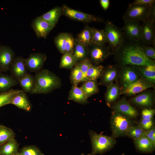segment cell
<instances>
[{
	"mask_svg": "<svg viewBox=\"0 0 155 155\" xmlns=\"http://www.w3.org/2000/svg\"><path fill=\"white\" fill-rule=\"evenodd\" d=\"M114 55L116 64L119 68L127 65L155 66V60L150 59L144 53L141 42L126 40Z\"/></svg>",
	"mask_w": 155,
	"mask_h": 155,
	"instance_id": "1",
	"label": "cell"
},
{
	"mask_svg": "<svg viewBox=\"0 0 155 155\" xmlns=\"http://www.w3.org/2000/svg\"><path fill=\"white\" fill-rule=\"evenodd\" d=\"M34 77L35 86L31 94L50 93L59 88L62 85L61 79L46 69H42L36 73Z\"/></svg>",
	"mask_w": 155,
	"mask_h": 155,
	"instance_id": "2",
	"label": "cell"
},
{
	"mask_svg": "<svg viewBox=\"0 0 155 155\" xmlns=\"http://www.w3.org/2000/svg\"><path fill=\"white\" fill-rule=\"evenodd\" d=\"M89 134L92 150L88 155L102 154L113 148L117 143L116 138L111 135L98 134L92 130H90Z\"/></svg>",
	"mask_w": 155,
	"mask_h": 155,
	"instance_id": "3",
	"label": "cell"
},
{
	"mask_svg": "<svg viewBox=\"0 0 155 155\" xmlns=\"http://www.w3.org/2000/svg\"><path fill=\"white\" fill-rule=\"evenodd\" d=\"M134 123L132 119L112 110L110 120L111 136L115 138L126 136L129 128Z\"/></svg>",
	"mask_w": 155,
	"mask_h": 155,
	"instance_id": "4",
	"label": "cell"
},
{
	"mask_svg": "<svg viewBox=\"0 0 155 155\" xmlns=\"http://www.w3.org/2000/svg\"><path fill=\"white\" fill-rule=\"evenodd\" d=\"M105 24L104 29L106 34L108 46L114 53L122 46L126 40L121 28L112 21L107 20Z\"/></svg>",
	"mask_w": 155,
	"mask_h": 155,
	"instance_id": "5",
	"label": "cell"
},
{
	"mask_svg": "<svg viewBox=\"0 0 155 155\" xmlns=\"http://www.w3.org/2000/svg\"><path fill=\"white\" fill-rule=\"evenodd\" d=\"M61 7L62 16L72 20L84 23L105 22L102 18L74 9L65 4Z\"/></svg>",
	"mask_w": 155,
	"mask_h": 155,
	"instance_id": "6",
	"label": "cell"
},
{
	"mask_svg": "<svg viewBox=\"0 0 155 155\" xmlns=\"http://www.w3.org/2000/svg\"><path fill=\"white\" fill-rule=\"evenodd\" d=\"M150 6L130 4L124 13V21L133 20L143 22L149 18Z\"/></svg>",
	"mask_w": 155,
	"mask_h": 155,
	"instance_id": "7",
	"label": "cell"
},
{
	"mask_svg": "<svg viewBox=\"0 0 155 155\" xmlns=\"http://www.w3.org/2000/svg\"><path fill=\"white\" fill-rule=\"evenodd\" d=\"M88 48V57L92 64L95 65H100L106 59L114 54L108 46L92 44Z\"/></svg>",
	"mask_w": 155,
	"mask_h": 155,
	"instance_id": "8",
	"label": "cell"
},
{
	"mask_svg": "<svg viewBox=\"0 0 155 155\" xmlns=\"http://www.w3.org/2000/svg\"><path fill=\"white\" fill-rule=\"evenodd\" d=\"M141 42L155 47V20H148L141 24Z\"/></svg>",
	"mask_w": 155,
	"mask_h": 155,
	"instance_id": "9",
	"label": "cell"
},
{
	"mask_svg": "<svg viewBox=\"0 0 155 155\" xmlns=\"http://www.w3.org/2000/svg\"><path fill=\"white\" fill-rule=\"evenodd\" d=\"M155 84L140 78L137 81L127 86L121 88V95L128 96L135 95L150 88H154Z\"/></svg>",
	"mask_w": 155,
	"mask_h": 155,
	"instance_id": "10",
	"label": "cell"
},
{
	"mask_svg": "<svg viewBox=\"0 0 155 155\" xmlns=\"http://www.w3.org/2000/svg\"><path fill=\"white\" fill-rule=\"evenodd\" d=\"M140 28V22L126 20L121 29L126 40L141 42Z\"/></svg>",
	"mask_w": 155,
	"mask_h": 155,
	"instance_id": "11",
	"label": "cell"
},
{
	"mask_svg": "<svg viewBox=\"0 0 155 155\" xmlns=\"http://www.w3.org/2000/svg\"><path fill=\"white\" fill-rule=\"evenodd\" d=\"M46 58L44 53L36 52L30 54L28 58L24 59L28 71L36 73L42 69Z\"/></svg>",
	"mask_w": 155,
	"mask_h": 155,
	"instance_id": "12",
	"label": "cell"
},
{
	"mask_svg": "<svg viewBox=\"0 0 155 155\" xmlns=\"http://www.w3.org/2000/svg\"><path fill=\"white\" fill-rule=\"evenodd\" d=\"M155 101V93L152 90H144L135 96L130 102L136 106L144 108H152Z\"/></svg>",
	"mask_w": 155,
	"mask_h": 155,
	"instance_id": "13",
	"label": "cell"
},
{
	"mask_svg": "<svg viewBox=\"0 0 155 155\" xmlns=\"http://www.w3.org/2000/svg\"><path fill=\"white\" fill-rule=\"evenodd\" d=\"M112 110L131 119L136 118L139 113L136 109L132 106L125 97H123L111 106Z\"/></svg>",
	"mask_w": 155,
	"mask_h": 155,
	"instance_id": "14",
	"label": "cell"
},
{
	"mask_svg": "<svg viewBox=\"0 0 155 155\" xmlns=\"http://www.w3.org/2000/svg\"><path fill=\"white\" fill-rule=\"evenodd\" d=\"M140 78L134 66L127 65L120 68L119 80L122 88L135 82Z\"/></svg>",
	"mask_w": 155,
	"mask_h": 155,
	"instance_id": "15",
	"label": "cell"
},
{
	"mask_svg": "<svg viewBox=\"0 0 155 155\" xmlns=\"http://www.w3.org/2000/svg\"><path fill=\"white\" fill-rule=\"evenodd\" d=\"M120 68L116 65H109L105 67L100 78L98 85L107 87L119 79Z\"/></svg>",
	"mask_w": 155,
	"mask_h": 155,
	"instance_id": "16",
	"label": "cell"
},
{
	"mask_svg": "<svg viewBox=\"0 0 155 155\" xmlns=\"http://www.w3.org/2000/svg\"><path fill=\"white\" fill-rule=\"evenodd\" d=\"M13 50L9 46L0 45V71L6 72L16 57Z\"/></svg>",
	"mask_w": 155,
	"mask_h": 155,
	"instance_id": "17",
	"label": "cell"
},
{
	"mask_svg": "<svg viewBox=\"0 0 155 155\" xmlns=\"http://www.w3.org/2000/svg\"><path fill=\"white\" fill-rule=\"evenodd\" d=\"M31 26L38 38H46L51 31L54 28L49 23L39 16L32 21Z\"/></svg>",
	"mask_w": 155,
	"mask_h": 155,
	"instance_id": "18",
	"label": "cell"
},
{
	"mask_svg": "<svg viewBox=\"0 0 155 155\" xmlns=\"http://www.w3.org/2000/svg\"><path fill=\"white\" fill-rule=\"evenodd\" d=\"M24 59L21 56L16 57L9 67L11 75L18 81L28 73Z\"/></svg>",
	"mask_w": 155,
	"mask_h": 155,
	"instance_id": "19",
	"label": "cell"
},
{
	"mask_svg": "<svg viewBox=\"0 0 155 155\" xmlns=\"http://www.w3.org/2000/svg\"><path fill=\"white\" fill-rule=\"evenodd\" d=\"M155 114V109L152 108H144L142 110L141 118L138 125L145 131L155 125L154 119Z\"/></svg>",
	"mask_w": 155,
	"mask_h": 155,
	"instance_id": "20",
	"label": "cell"
},
{
	"mask_svg": "<svg viewBox=\"0 0 155 155\" xmlns=\"http://www.w3.org/2000/svg\"><path fill=\"white\" fill-rule=\"evenodd\" d=\"M13 104L20 109L29 112L32 105L26 93L22 90L15 95L11 99L9 104Z\"/></svg>",
	"mask_w": 155,
	"mask_h": 155,
	"instance_id": "21",
	"label": "cell"
},
{
	"mask_svg": "<svg viewBox=\"0 0 155 155\" xmlns=\"http://www.w3.org/2000/svg\"><path fill=\"white\" fill-rule=\"evenodd\" d=\"M121 88L118 83H113L107 87L104 99L107 106H111L121 95Z\"/></svg>",
	"mask_w": 155,
	"mask_h": 155,
	"instance_id": "22",
	"label": "cell"
},
{
	"mask_svg": "<svg viewBox=\"0 0 155 155\" xmlns=\"http://www.w3.org/2000/svg\"><path fill=\"white\" fill-rule=\"evenodd\" d=\"M133 142L137 150L141 153H152L155 150V146L145 135L134 140Z\"/></svg>",
	"mask_w": 155,
	"mask_h": 155,
	"instance_id": "23",
	"label": "cell"
},
{
	"mask_svg": "<svg viewBox=\"0 0 155 155\" xmlns=\"http://www.w3.org/2000/svg\"><path fill=\"white\" fill-rule=\"evenodd\" d=\"M81 87L72 85L69 92L68 100L74 101L81 104L85 105L89 103Z\"/></svg>",
	"mask_w": 155,
	"mask_h": 155,
	"instance_id": "24",
	"label": "cell"
},
{
	"mask_svg": "<svg viewBox=\"0 0 155 155\" xmlns=\"http://www.w3.org/2000/svg\"><path fill=\"white\" fill-rule=\"evenodd\" d=\"M140 78L155 84V66H134Z\"/></svg>",
	"mask_w": 155,
	"mask_h": 155,
	"instance_id": "25",
	"label": "cell"
},
{
	"mask_svg": "<svg viewBox=\"0 0 155 155\" xmlns=\"http://www.w3.org/2000/svg\"><path fill=\"white\" fill-rule=\"evenodd\" d=\"M62 16L61 7L56 6L39 17L54 27Z\"/></svg>",
	"mask_w": 155,
	"mask_h": 155,
	"instance_id": "26",
	"label": "cell"
},
{
	"mask_svg": "<svg viewBox=\"0 0 155 155\" xmlns=\"http://www.w3.org/2000/svg\"><path fill=\"white\" fill-rule=\"evenodd\" d=\"M19 144L13 139L0 146V155H16L18 153Z\"/></svg>",
	"mask_w": 155,
	"mask_h": 155,
	"instance_id": "27",
	"label": "cell"
},
{
	"mask_svg": "<svg viewBox=\"0 0 155 155\" xmlns=\"http://www.w3.org/2000/svg\"><path fill=\"white\" fill-rule=\"evenodd\" d=\"M18 84V81L11 75H8L0 73V92L8 91L11 88Z\"/></svg>",
	"mask_w": 155,
	"mask_h": 155,
	"instance_id": "28",
	"label": "cell"
},
{
	"mask_svg": "<svg viewBox=\"0 0 155 155\" xmlns=\"http://www.w3.org/2000/svg\"><path fill=\"white\" fill-rule=\"evenodd\" d=\"M73 54L78 62L88 57V46L81 43L75 38Z\"/></svg>",
	"mask_w": 155,
	"mask_h": 155,
	"instance_id": "29",
	"label": "cell"
},
{
	"mask_svg": "<svg viewBox=\"0 0 155 155\" xmlns=\"http://www.w3.org/2000/svg\"><path fill=\"white\" fill-rule=\"evenodd\" d=\"M75 39L83 44L89 46L92 44V27L86 26L76 36Z\"/></svg>",
	"mask_w": 155,
	"mask_h": 155,
	"instance_id": "30",
	"label": "cell"
},
{
	"mask_svg": "<svg viewBox=\"0 0 155 155\" xmlns=\"http://www.w3.org/2000/svg\"><path fill=\"white\" fill-rule=\"evenodd\" d=\"M83 83L81 88L88 98L99 92L97 80H87Z\"/></svg>",
	"mask_w": 155,
	"mask_h": 155,
	"instance_id": "31",
	"label": "cell"
},
{
	"mask_svg": "<svg viewBox=\"0 0 155 155\" xmlns=\"http://www.w3.org/2000/svg\"><path fill=\"white\" fill-rule=\"evenodd\" d=\"M18 81L24 91L27 93H31L35 85L34 76L28 73Z\"/></svg>",
	"mask_w": 155,
	"mask_h": 155,
	"instance_id": "32",
	"label": "cell"
},
{
	"mask_svg": "<svg viewBox=\"0 0 155 155\" xmlns=\"http://www.w3.org/2000/svg\"><path fill=\"white\" fill-rule=\"evenodd\" d=\"M92 44L102 46H106L108 43L106 33L104 29L99 30L92 27Z\"/></svg>",
	"mask_w": 155,
	"mask_h": 155,
	"instance_id": "33",
	"label": "cell"
},
{
	"mask_svg": "<svg viewBox=\"0 0 155 155\" xmlns=\"http://www.w3.org/2000/svg\"><path fill=\"white\" fill-rule=\"evenodd\" d=\"M70 78L72 85L77 86H78L80 83L86 81L77 62L71 69Z\"/></svg>",
	"mask_w": 155,
	"mask_h": 155,
	"instance_id": "34",
	"label": "cell"
},
{
	"mask_svg": "<svg viewBox=\"0 0 155 155\" xmlns=\"http://www.w3.org/2000/svg\"><path fill=\"white\" fill-rule=\"evenodd\" d=\"M77 62L73 54L66 53L61 57L59 67L60 68L71 69Z\"/></svg>",
	"mask_w": 155,
	"mask_h": 155,
	"instance_id": "35",
	"label": "cell"
},
{
	"mask_svg": "<svg viewBox=\"0 0 155 155\" xmlns=\"http://www.w3.org/2000/svg\"><path fill=\"white\" fill-rule=\"evenodd\" d=\"M105 67L102 65H95L92 64L86 75L87 80H97L100 79Z\"/></svg>",
	"mask_w": 155,
	"mask_h": 155,
	"instance_id": "36",
	"label": "cell"
},
{
	"mask_svg": "<svg viewBox=\"0 0 155 155\" xmlns=\"http://www.w3.org/2000/svg\"><path fill=\"white\" fill-rule=\"evenodd\" d=\"M15 133L10 128L4 125H0V146L14 138Z\"/></svg>",
	"mask_w": 155,
	"mask_h": 155,
	"instance_id": "37",
	"label": "cell"
},
{
	"mask_svg": "<svg viewBox=\"0 0 155 155\" xmlns=\"http://www.w3.org/2000/svg\"><path fill=\"white\" fill-rule=\"evenodd\" d=\"M145 135V131L138 125H133L127 130L126 135L133 140L138 139Z\"/></svg>",
	"mask_w": 155,
	"mask_h": 155,
	"instance_id": "38",
	"label": "cell"
},
{
	"mask_svg": "<svg viewBox=\"0 0 155 155\" xmlns=\"http://www.w3.org/2000/svg\"><path fill=\"white\" fill-rule=\"evenodd\" d=\"M21 90L11 89L8 91L0 92V108L9 104L12 98Z\"/></svg>",
	"mask_w": 155,
	"mask_h": 155,
	"instance_id": "39",
	"label": "cell"
},
{
	"mask_svg": "<svg viewBox=\"0 0 155 155\" xmlns=\"http://www.w3.org/2000/svg\"><path fill=\"white\" fill-rule=\"evenodd\" d=\"M54 44L59 51L63 54L66 53L65 33H59L54 38Z\"/></svg>",
	"mask_w": 155,
	"mask_h": 155,
	"instance_id": "40",
	"label": "cell"
},
{
	"mask_svg": "<svg viewBox=\"0 0 155 155\" xmlns=\"http://www.w3.org/2000/svg\"><path fill=\"white\" fill-rule=\"evenodd\" d=\"M19 153L20 155H44L37 147L33 145L24 146Z\"/></svg>",
	"mask_w": 155,
	"mask_h": 155,
	"instance_id": "41",
	"label": "cell"
},
{
	"mask_svg": "<svg viewBox=\"0 0 155 155\" xmlns=\"http://www.w3.org/2000/svg\"><path fill=\"white\" fill-rule=\"evenodd\" d=\"M65 49L66 53L73 54L74 48L75 39L72 34L65 33Z\"/></svg>",
	"mask_w": 155,
	"mask_h": 155,
	"instance_id": "42",
	"label": "cell"
},
{
	"mask_svg": "<svg viewBox=\"0 0 155 155\" xmlns=\"http://www.w3.org/2000/svg\"><path fill=\"white\" fill-rule=\"evenodd\" d=\"M77 63L83 74L86 81V80H87L86 78L87 73L89 69L92 64L91 61L88 57Z\"/></svg>",
	"mask_w": 155,
	"mask_h": 155,
	"instance_id": "43",
	"label": "cell"
},
{
	"mask_svg": "<svg viewBox=\"0 0 155 155\" xmlns=\"http://www.w3.org/2000/svg\"><path fill=\"white\" fill-rule=\"evenodd\" d=\"M141 46L146 56L150 59L154 60L155 59V47L147 45L141 42Z\"/></svg>",
	"mask_w": 155,
	"mask_h": 155,
	"instance_id": "44",
	"label": "cell"
},
{
	"mask_svg": "<svg viewBox=\"0 0 155 155\" xmlns=\"http://www.w3.org/2000/svg\"><path fill=\"white\" fill-rule=\"evenodd\" d=\"M145 135L153 144L155 146V126L145 131Z\"/></svg>",
	"mask_w": 155,
	"mask_h": 155,
	"instance_id": "45",
	"label": "cell"
},
{
	"mask_svg": "<svg viewBox=\"0 0 155 155\" xmlns=\"http://www.w3.org/2000/svg\"><path fill=\"white\" fill-rule=\"evenodd\" d=\"M132 3L134 5L150 6L155 3V0H135Z\"/></svg>",
	"mask_w": 155,
	"mask_h": 155,
	"instance_id": "46",
	"label": "cell"
},
{
	"mask_svg": "<svg viewBox=\"0 0 155 155\" xmlns=\"http://www.w3.org/2000/svg\"><path fill=\"white\" fill-rule=\"evenodd\" d=\"M148 20H155V3L150 6Z\"/></svg>",
	"mask_w": 155,
	"mask_h": 155,
	"instance_id": "47",
	"label": "cell"
},
{
	"mask_svg": "<svg viewBox=\"0 0 155 155\" xmlns=\"http://www.w3.org/2000/svg\"><path fill=\"white\" fill-rule=\"evenodd\" d=\"M99 2L102 9L104 11H106L109 6L110 1L109 0H100Z\"/></svg>",
	"mask_w": 155,
	"mask_h": 155,
	"instance_id": "48",
	"label": "cell"
},
{
	"mask_svg": "<svg viewBox=\"0 0 155 155\" xmlns=\"http://www.w3.org/2000/svg\"><path fill=\"white\" fill-rule=\"evenodd\" d=\"M16 155H20L19 154V153H18L17 154H16Z\"/></svg>",
	"mask_w": 155,
	"mask_h": 155,
	"instance_id": "49",
	"label": "cell"
},
{
	"mask_svg": "<svg viewBox=\"0 0 155 155\" xmlns=\"http://www.w3.org/2000/svg\"><path fill=\"white\" fill-rule=\"evenodd\" d=\"M81 155H84V154L83 153V154H82Z\"/></svg>",
	"mask_w": 155,
	"mask_h": 155,
	"instance_id": "50",
	"label": "cell"
},
{
	"mask_svg": "<svg viewBox=\"0 0 155 155\" xmlns=\"http://www.w3.org/2000/svg\"><path fill=\"white\" fill-rule=\"evenodd\" d=\"M1 72L0 71V73Z\"/></svg>",
	"mask_w": 155,
	"mask_h": 155,
	"instance_id": "51",
	"label": "cell"
}]
</instances>
